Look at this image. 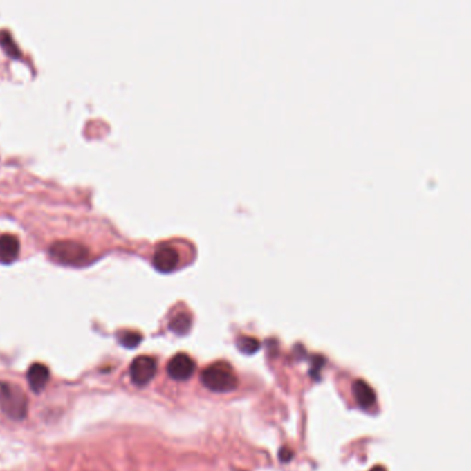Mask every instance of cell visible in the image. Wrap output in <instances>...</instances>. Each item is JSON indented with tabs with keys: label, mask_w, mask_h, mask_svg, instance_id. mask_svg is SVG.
I'll return each instance as SVG.
<instances>
[{
	"label": "cell",
	"mask_w": 471,
	"mask_h": 471,
	"mask_svg": "<svg viewBox=\"0 0 471 471\" xmlns=\"http://www.w3.org/2000/svg\"><path fill=\"white\" fill-rule=\"evenodd\" d=\"M48 378H50L48 368L43 364L30 365V368L28 369V373H26V380H28L29 389L33 393L43 391L47 382H48Z\"/></svg>",
	"instance_id": "cell-7"
},
{
	"label": "cell",
	"mask_w": 471,
	"mask_h": 471,
	"mask_svg": "<svg viewBox=\"0 0 471 471\" xmlns=\"http://www.w3.org/2000/svg\"><path fill=\"white\" fill-rule=\"evenodd\" d=\"M156 373V362L152 357H137L130 365V379L136 386L148 385Z\"/></svg>",
	"instance_id": "cell-4"
},
{
	"label": "cell",
	"mask_w": 471,
	"mask_h": 471,
	"mask_svg": "<svg viewBox=\"0 0 471 471\" xmlns=\"http://www.w3.org/2000/svg\"><path fill=\"white\" fill-rule=\"evenodd\" d=\"M371 471H386V469L382 468V466H376V468H373Z\"/></svg>",
	"instance_id": "cell-15"
},
{
	"label": "cell",
	"mask_w": 471,
	"mask_h": 471,
	"mask_svg": "<svg viewBox=\"0 0 471 471\" xmlns=\"http://www.w3.org/2000/svg\"><path fill=\"white\" fill-rule=\"evenodd\" d=\"M142 340L141 333L134 331H124L119 335V343L126 349H134L137 347Z\"/></svg>",
	"instance_id": "cell-13"
},
{
	"label": "cell",
	"mask_w": 471,
	"mask_h": 471,
	"mask_svg": "<svg viewBox=\"0 0 471 471\" xmlns=\"http://www.w3.org/2000/svg\"><path fill=\"white\" fill-rule=\"evenodd\" d=\"M202 385L214 393H230L238 387V378L227 362H214L203 369Z\"/></svg>",
	"instance_id": "cell-1"
},
{
	"label": "cell",
	"mask_w": 471,
	"mask_h": 471,
	"mask_svg": "<svg viewBox=\"0 0 471 471\" xmlns=\"http://www.w3.org/2000/svg\"><path fill=\"white\" fill-rule=\"evenodd\" d=\"M353 396L362 409H369L376 404V394L373 389L364 380H355L353 383Z\"/></svg>",
	"instance_id": "cell-8"
},
{
	"label": "cell",
	"mask_w": 471,
	"mask_h": 471,
	"mask_svg": "<svg viewBox=\"0 0 471 471\" xmlns=\"http://www.w3.org/2000/svg\"><path fill=\"white\" fill-rule=\"evenodd\" d=\"M48 253L53 260L66 264V266H80L84 264L89 260V249L75 241H58L54 242Z\"/></svg>",
	"instance_id": "cell-3"
},
{
	"label": "cell",
	"mask_w": 471,
	"mask_h": 471,
	"mask_svg": "<svg viewBox=\"0 0 471 471\" xmlns=\"http://www.w3.org/2000/svg\"><path fill=\"white\" fill-rule=\"evenodd\" d=\"M180 261V256L178 252L170 246V245H160L152 257V263L155 266V268L160 273H170L173 270L177 268Z\"/></svg>",
	"instance_id": "cell-6"
},
{
	"label": "cell",
	"mask_w": 471,
	"mask_h": 471,
	"mask_svg": "<svg viewBox=\"0 0 471 471\" xmlns=\"http://www.w3.org/2000/svg\"><path fill=\"white\" fill-rule=\"evenodd\" d=\"M192 325V318L190 314L187 313H180L176 317H173V320L169 324L170 331H173L176 335H187L191 329Z\"/></svg>",
	"instance_id": "cell-10"
},
{
	"label": "cell",
	"mask_w": 471,
	"mask_h": 471,
	"mask_svg": "<svg viewBox=\"0 0 471 471\" xmlns=\"http://www.w3.org/2000/svg\"><path fill=\"white\" fill-rule=\"evenodd\" d=\"M237 349L246 354V355H250V354H255L259 351L260 349V343L257 339L255 338H249V336H242L237 340Z\"/></svg>",
	"instance_id": "cell-12"
},
{
	"label": "cell",
	"mask_w": 471,
	"mask_h": 471,
	"mask_svg": "<svg viewBox=\"0 0 471 471\" xmlns=\"http://www.w3.org/2000/svg\"><path fill=\"white\" fill-rule=\"evenodd\" d=\"M19 255V241L17 237L6 234L0 237V263L10 264Z\"/></svg>",
	"instance_id": "cell-9"
},
{
	"label": "cell",
	"mask_w": 471,
	"mask_h": 471,
	"mask_svg": "<svg viewBox=\"0 0 471 471\" xmlns=\"http://www.w3.org/2000/svg\"><path fill=\"white\" fill-rule=\"evenodd\" d=\"M195 372V362L187 354H177L174 355L167 364V375L177 382L188 380Z\"/></svg>",
	"instance_id": "cell-5"
},
{
	"label": "cell",
	"mask_w": 471,
	"mask_h": 471,
	"mask_svg": "<svg viewBox=\"0 0 471 471\" xmlns=\"http://www.w3.org/2000/svg\"><path fill=\"white\" fill-rule=\"evenodd\" d=\"M0 46L4 48V51L7 53L8 57L11 58H19L21 57V51L17 47L15 41L12 40V37L10 36V33L7 30H0Z\"/></svg>",
	"instance_id": "cell-11"
},
{
	"label": "cell",
	"mask_w": 471,
	"mask_h": 471,
	"mask_svg": "<svg viewBox=\"0 0 471 471\" xmlns=\"http://www.w3.org/2000/svg\"><path fill=\"white\" fill-rule=\"evenodd\" d=\"M293 458V452L289 448H282L279 452V459L281 462H290V459Z\"/></svg>",
	"instance_id": "cell-14"
},
{
	"label": "cell",
	"mask_w": 471,
	"mask_h": 471,
	"mask_svg": "<svg viewBox=\"0 0 471 471\" xmlns=\"http://www.w3.org/2000/svg\"><path fill=\"white\" fill-rule=\"evenodd\" d=\"M0 409L14 421H22L28 414V398L24 391L11 383H0Z\"/></svg>",
	"instance_id": "cell-2"
}]
</instances>
